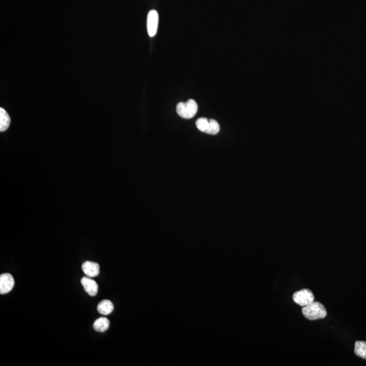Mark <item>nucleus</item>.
Wrapping results in <instances>:
<instances>
[{"mask_svg":"<svg viewBox=\"0 0 366 366\" xmlns=\"http://www.w3.org/2000/svg\"><path fill=\"white\" fill-rule=\"evenodd\" d=\"M302 312L303 315L309 320L324 319L327 315V309L319 302H313L310 305L303 307Z\"/></svg>","mask_w":366,"mask_h":366,"instance_id":"1","label":"nucleus"},{"mask_svg":"<svg viewBox=\"0 0 366 366\" xmlns=\"http://www.w3.org/2000/svg\"><path fill=\"white\" fill-rule=\"evenodd\" d=\"M198 106L193 99L188 100L186 103L181 102L177 105V112L180 117L191 119L197 113Z\"/></svg>","mask_w":366,"mask_h":366,"instance_id":"2","label":"nucleus"},{"mask_svg":"<svg viewBox=\"0 0 366 366\" xmlns=\"http://www.w3.org/2000/svg\"><path fill=\"white\" fill-rule=\"evenodd\" d=\"M314 299H315V297H314L313 293L308 289H303L296 292L293 295L294 301L303 307L313 303Z\"/></svg>","mask_w":366,"mask_h":366,"instance_id":"3","label":"nucleus"},{"mask_svg":"<svg viewBox=\"0 0 366 366\" xmlns=\"http://www.w3.org/2000/svg\"><path fill=\"white\" fill-rule=\"evenodd\" d=\"M159 15L155 10L149 11L147 16V31L150 37H154L157 33Z\"/></svg>","mask_w":366,"mask_h":366,"instance_id":"4","label":"nucleus"},{"mask_svg":"<svg viewBox=\"0 0 366 366\" xmlns=\"http://www.w3.org/2000/svg\"><path fill=\"white\" fill-rule=\"evenodd\" d=\"M15 286V279L10 273H4L0 276V294L5 295L10 293Z\"/></svg>","mask_w":366,"mask_h":366,"instance_id":"5","label":"nucleus"},{"mask_svg":"<svg viewBox=\"0 0 366 366\" xmlns=\"http://www.w3.org/2000/svg\"><path fill=\"white\" fill-rule=\"evenodd\" d=\"M82 285L83 286L85 291L91 297H95L97 295L99 287L97 282L92 279L91 277H84L81 279Z\"/></svg>","mask_w":366,"mask_h":366,"instance_id":"6","label":"nucleus"},{"mask_svg":"<svg viewBox=\"0 0 366 366\" xmlns=\"http://www.w3.org/2000/svg\"><path fill=\"white\" fill-rule=\"evenodd\" d=\"M84 273L91 277H97L99 275L100 267L99 264L91 261H86L83 263Z\"/></svg>","mask_w":366,"mask_h":366,"instance_id":"7","label":"nucleus"},{"mask_svg":"<svg viewBox=\"0 0 366 366\" xmlns=\"http://www.w3.org/2000/svg\"><path fill=\"white\" fill-rule=\"evenodd\" d=\"M114 306L109 300H104L97 306V310L99 313L103 315H108L113 312Z\"/></svg>","mask_w":366,"mask_h":366,"instance_id":"8","label":"nucleus"},{"mask_svg":"<svg viewBox=\"0 0 366 366\" xmlns=\"http://www.w3.org/2000/svg\"><path fill=\"white\" fill-rule=\"evenodd\" d=\"M11 117L3 107L0 108V131L5 132L11 125Z\"/></svg>","mask_w":366,"mask_h":366,"instance_id":"9","label":"nucleus"},{"mask_svg":"<svg viewBox=\"0 0 366 366\" xmlns=\"http://www.w3.org/2000/svg\"><path fill=\"white\" fill-rule=\"evenodd\" d=\"M110 326L109 319L106 317H101L97 319L94 323V329L99 333H104L107 331Z\"/></svg>","mask_w":366,"mask_h":366,"instance_id":"10","label":"nucleus"},{"mask_svg":"<svg viewBox=\"0 0 366 366\" xmlns=\"http://www.w3.org/2000/svg\"><path fill=\"white\" fill-rule=\"evenodd\" d=\"M355 353L358 357L366 360V342L357 341L355 344Z\"/></svg>","mask_w":366,"mask_h":366,"instance_id":"11","label":"nucleus"},{"mask_svg":"<svg viewBox=\"0 0 366 366\" xmlns=\"http://www.w3.org/2000/svg\"><path fill=\"white\" fill-rule=\"evenodd\" d=\"M196 127L199 131L207 133L209 128V119L205 117L199 118L196 121Z\"/></svg>","mask_w":366,"mask_h":366,"instance_id":"12","label":"nucleus"},{"mask_svg":"<svg viewBox=\"0 0 366 366\" xmlns=\"http://www.w3.org/2000/svg\"><path fill=\"white\" fill-rule=\"evenodd\" d=\"M220 131V126L219 123L215 119H209V128L207 134L215 135Z\"/></svg>","mask_w":366,"mask_h":366,"instance_id":"13","label":"nucleus"}]
</instances>
